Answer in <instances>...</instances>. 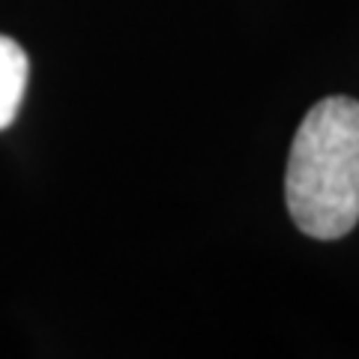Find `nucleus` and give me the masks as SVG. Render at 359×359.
<instances>
[{
  "label": "nucleus",
  "instance_id": "obj_1",
  "mask_svg": "<svg viewBox=\"0 0 359 359\" xmlns=\"http://www.w3.org/2000/svg\"><path fill=\"white\" fill-rule=\"evenodd\" d=\"M287 212L302 233L339 240L359 222V102L332 96L314 105L290 144Z\"/></svg>",
  "mask_w": 359,
  "mask_h": 359
},
{
  "label": "nucleus",
  "instance_id": "obj_2",
  "mask_svg": "<svg viewBox=\"0 0 359 359\" xmlns=\"http://www.w3.org/2000/svg\"><path fill=\"white\" fill-rule=\"evenodd\" d=\"M27 72L30 63L25 48L15 39L0 36V129H6L18 114L27 90Z\"/></svg>",
  "mask_w": 359,
  "mask_h": 359
}]
</instances>
